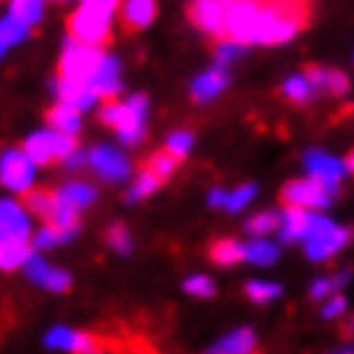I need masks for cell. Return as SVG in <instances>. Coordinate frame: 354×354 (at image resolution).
Here are the masks:
<instances>
[{
    "label": "cell",
    "instance_id": "6",
    "mask_svg": "<svg viewBox=\"0 0 354 354\" xmlns=\"http://www.w3.org/2000/svg\"><path fill=\"white\" fill-rule=\"evenodd\" d=\"M24 150L37 165H48L57 162V159H66L75 150V136L60 129H39L30 132L28 141H24Z\"/></svg>",
    "mask_w": 354,
    "mask_h": 354
},
{
    "label": "cell",
    "instance_id": "34",
    "mask_svg": "<svg viewBox=\"0 0 354 354\" xmlns=\"http://www.w3.org/2000/svg\"><path fill=\"white\" fill-rule=\"evenodd\" d=\"M246 232L252 237H268L270 232H279V210H261L246 223Z\"/></svg>",
    "mask_w": 354,
    "mask_h": 354
},
{
    "label": "cell",
    "instance_id": "14",
    "mask_svg": "<svg viewBox=\"0 0 354 354\" xmlns=\"http://www.w3.org/2000/svg\"><path fill=\"white\" fill-rule=\"evenodd\" d=\"M228 82H232V75H228V66H214V69H207V73H201L196 82H192L189 87V93H192V100L196 102H214L219 93L228 87Z\"/></svg>",
    "mask_w": 354,
    "mask_h": 354
},
{
    "label": "cell",
    "instance_id": "38",
    "mask_svg": "<svg viewBox=\"0 0 354 354\" xmlns=\"http://www.w3.org/2000/svg\"><path fill=\"white\" fill-rule=\"evenodd\" d=\"M243 48H246L243 42H237V39H232V37H225V39L216 46V64H219V66L234 64V60L243 55Z\"/></svg>",
    "mask_w": 354,
    "mask_h": 354
},
{
    "label": "cell",
    "instance_id": "30",
    "mask_svg": "<svg viewBox=\"0 0 354 354\" xmlns=\"http://www.w3.org/2000/svg\"><path fill=\"white\" fill-rule=\"evenodd\" d=\"M42 3L46 0H10V15H15L19 21L33 28V24L42 21Z\"/></svg>",
    "mask_w": 354,
    "mask_h": 354
},
{
    "label": "cell",
    "instance_id": "39",
    "mask_svg": "<svg viewBox=\"0 0 354 354\" xmlns=\"http://www.w3.org/2000/svg\"><path fill=\"white\" fill-rule=\"evenodd\" d=\"M177 162H180V159H177V156H171V153H168V150H162V153L150 156V162H147V168H150V171H156L159 177H162V180H168V177H171V174H174V168H177Z\"/></svg>",
    "mask_w": 354,
    "mask_h": 354
},
{
    "label": "cell",
    "instance_id": "41",
    "mask_svg": "<svg viewBox=\"0 0 354 354\" xmlns=\"http://www.w3.org/2000/svg\"><path fill=\"white\" fill-rule=\"evenodd\" d=\"M183 291L192 295V297H214L216 286H214V279L210 277H189L187 282H183Z\"/></svg>",
    "mask_w": 354,
    "mask_h": 354
},
{
    "label": "cell",
    "instance_id": "7",
    "mask_svg": "<svg viewBox=\"0 0 354 354\" xmlns=\"http://www.w3.org/2000/svg\"><path fill=\"white\" fill-rule=\"evenodd\" d=\"M336 192L339 189L327 187V183L306 174L304 180H288L286 187H282L279 198L286 201V205H297V207H306V210H322L336 198Z\"/></svg>",
    "mask_w": 354,
    "mask_h": 354
},
{
    "label": "cell",
    "instance_id": "21",
    "mask_svg": "<svg viewBox=\"0 0 354 354\" xmlns=\"http://www.w3.org/2000/svg\"><path fill=\"white\" fill-rule=\"evenodd\" d=\"M57 201L60 205H66V207H73L82 214L84 207H91L93 201H96V189L91 187V183H82V180H73V183H64L57 192Z\"/></svg>",
    "mask_w": 354,
    "mask_h": 354
},
{
    "label": "cell",
    "instance_id": "47",
    "mask_svg": "<svg viewBox=\"0 0 354 354\" xmlns=\"http://www.w3.org/2000/svg\"><path fill=\"white\" fill-rule=\"evenodd\" d=\"M306 3H309V0H306Z\"/></svg>",
    "mask_w": 354,
    "mask_h": 354
},
{
    "label": "cell",
    "instance_id": "26",
    "mask_svg": "<svg viewBox=\"0 0 354 354\" xmlns=\"http://www.w3.org/2000/svg\"><path fill=\"white\" fill-rule=\"evenodd\" d=\"M48 123L60 132H69V136H75L78 127H82V111L75 109V105H66V102H57L55 109L48 111Z\"/></svg>",
    "mask_w": 354,
    "mask_h": 354
},
{
    "label": "cell",
    "instance_id": "1",
    "mask_svg": "<svg viewBox=\"0 0 354 354\" xmlns=\"http://www.w3.org/2000/svg\"><path fill=\"white\" fill-rule=\"evenodd\" d=\"M309 19L306 0H234L225 12V37L243 46H282Z\"/></svg>",
    "mask_w": 354,
    "mask_h": 354
},
{
    "label": "cell",
    "instance_id": "8",
    "mask_svg": "<svg viewBox=\"0 0 354 354\" xmlns=\"http://www.w3.org/2000/svg\"><path fill=\"white\" fill-rule=\"evenodd\" d=\"M33 180H37V162L28 156V150H6L0 156V183H3L10 192H28L33 189Z\"/></svg>",
    "mask_w": 354,
    "mask_h": 354
},
{
    "label": "cell",
    "instance_id": "13",
    "mask_svg": "<svg viewBox=\"0 0 354 354\" xmlns=\"http://www.w3.org/2000/svg\"><path fill=\"white\" fill-rule=\"evenodd\" d=\"M24 270H28L30 282H37V286L48 288V291H66L69 286H73V279H69L66 270L48 268V264L42 261L39 255H28V261H24Z\"/></svg>",
    "mask_w": 354,
    "mask_h": 354
},
{
    "label": "cell",
    "instance_id": "25",
    "mask_svg": "<svg viewBox=\"0 0 354 354\" xmlns=\"http://www.w3.org/2000/svg\"><path fill=\"white\" fill-rule=\"evenodd\" d=\"M30 37V28L24 21H19L15 15H6V19H0V57L6 55L12 46H19Z\"/></svg>",
    "mask_w": 354,
    "mask_h": 354
},
{
    "label": "cell",
    "instance_id": "35",
    "mask_svg": "<svg viewBox=\"0 0 354 354\" xmlns=\"http://www.w3.org/2000/svg\"><path fill=\"white\" fill-rule=\"evenodd\" d=\"M246 295H250V300H255V304H270V300H277L282 295V288L277 282L252 279V282H246Z\"/></svg>",
    "mask_w": 354,
    "mask_h": 354
},
{
    "label": "cell",
    "instance_id": "11",
    "mask_svg": "<svg viewBox=\"0 0 354 354\" xmlns=\"http://www.w3.org/2000/svg\"><path fill=\"white\" fill-rule=\"evenodd\" d=\"M87 165L105 180H123L129 174V159L114 147H93L87 150Z\"/></svg>",
    "mask_w": 354,
    "mask_h": 354
},
{
    "label": "cell",
    "instance_id": "33",
    "mask_svg": "<svg viewBox=\"0 0 354 354\" xmlns=\"http://www.w3.org/2000/svg\"><path fill=\"white\" fill-rule=\"evenodd\" d=\"M345 282H348V270L336 273V277H322V279L313 282V288H309V297H313V300H324V297L336 295V291H342Z\"/></svg>",
    "mask_w": 354,
    "mask_h": 354
},
{
    "label": "cell",
    "instance_id": "3",
    "mask_svg": "<svg viewBox=\"0 0 354 354\" xmlns=\"http://www.w3.org/2000/svg\"><path fill=\"white\" fill-rule=\"evenodd\" d=\"M100 118H102V123H109V127L118 129L123 145L136 147V145H141V138H145L147 100L141 93H136V96H129L127 102H109L100 111Z\"/></svg>",
    "mask_w": 354,
    "mask_h": 354
},
{
    "label": "cell",
    "instance_id": "18",
    "mask_svg": "<svg viewBox=\"0 0 354 354\" xmlns=\"http://www.w3.org/2000/svg\"><path fill=\"white\" fill-rule=\"evenodd\" d=\"M91 84L96 87V93L105 96V100H114V96L120 93V64L114 60L111 55H105L100 60V66H96V73L91 75Z\"/></svg>",
    "mask_w": 354,
    "mask_h": 354
},
{
    "label": "cell",
    "instance_id": "45",
    "mask_svg": "<svg viewBox=\"0 0 354 354\" xmlns=\"http://www.w3.org/2000/svg\"><path fill=\"white\" fill-rule=\"evenodd\" d=\"M342 336H354V315L345 322V327H342Z\"/></svg>",
    "mask_w": 354,
    "mask_h": 354
},
{
    "label": "cell",
    "instance_id": "5",
    "mask_svg": "<svg viewBox=\"0 0 354 354\" xmlns=\"http://www.w3.org/2000/svg\"><path fill=\"white\" fill-rule=\"evenodd\" d=\"M102 48L91 46V42H82L75 37L66 39L64 55H60V78H75V82H91V75L96 73L102 60Z\"/></svg>",
    "mask_w": 354,
    "mask_h": 354
},
{
    "label": "cell",
    "instance_id": "22",
    "mask_svg": "<svg viewBox=\"0 0 354 354\" xmlns=\"http://www.w3.org/2000/svg\"><path fill=\"white\" fill-rule=\"evenodd\" d=\"M30 246L24 237H0V270H15L28 261Z\"/></svg>",
    "mask_w": 354,
    "mask_h": 354
},
{
    "label": "cell",
    "instance_id": "15",
    "mask_svg": "<svg viewBox=\"0 0 354 354\" xmlns=\"http://www.w3.org/2000/svg\"><path fill=\"white\" fill-rule=\"evenodd\" d=\"M0 237H30V216L12 198L0 201Z\"/></svg>",
    "mask_w": 354,
    "mask_h": 354
},
{
    "label": "cell",
    "instance_id": "16",
    "mask_svg": "<svg viewBox=\"0 0 354 354\" xmlns=\"http://www.w3.org/2000/svg\"><path fill=\"white\" fill-rule=\"evenodd\" d=\"M304 75L313 82L315 93H330V96H342L348 91V78H345L339 69H327L322 64H309L304 69Z\"/></svg>",
    "mask_w": 354,
    "mask_h": 354
},
{
    "label": "cell",
    "instance_id": "42",
    "mask_svg": "<svg viewBox=\"0 0 354 354\" xmlns=\"http://www.w3.org/2000/svg\"><path fill=\"white\" fill-rule=\"evenodd\" d=\"M345 309H348V304H345V297L336 291V295L324 297V306H322V318H327V322H333V318H342Z\"/></svg>",
    "mask_w": 354,
    "mask_h": 354
},
{
    "label": "cell",
    "instance_id": "4",
    "mask_svg": "<svg viewBox=\"0 0 354 354\" xmlns=\"http://www.w3.org/2000/svg\"><path fill=\"white\" fill-rule=\"evenodd\" d=\"M111 15H114V10H109V6L82 3L73 12V19H69V37L91 42V46H102L111 30Z\"/></svg>",
    "mask_w": 354,
    "mask_h": 354
},
{
    "label": "cell",
    "instance_id": "40",
    "mask_svg": "<svg viewBox=\"0 0 354 354\" xmlns=\"http://www.w3.org/2000/svg\"><path fill=\"white\" fill-rule=\"evenodd\" d=\"M105 241H109L111 250H118V252H123V255L132 252V237H129V232H127V228H123L120 223L111 225L109 232H105Z\"/></svg>",
    "mask_w": 354,
    "mask_h": 354
},
{
    "label": "cell",
    "instance_id": "43",
    "mask_svg": "<svg viewBox=\"0 0 354 354\" xmlns=\"http://www.w3.org/2000/svg\"><path fill=\"white\" fill-rule=\"evenodd\" d=\"M225 196H228L225 189H210V196H207V205H210V207H223V205H225Z\"/></svg>",
    "mask_w": 354,
    "mask_h": 354
},
{
    "label": "cell",
    "instance_id": "12",
    "mask_svg": "<svg viewBox=\"0 0 354 354\" xmlns=\"http://www.w3.org/2000/svg\"><path fill=\"white\" fill-rule=\"evenodd\" d=\"M55 93H57L60 102L75 105L78 111L93 109V105L102 100L91 82H75V78H57V82H55Z\"/></svg>",
    "mask_w": 354,
    "mask_h": 354
},
{
    "label": "cell",
    "instance_id": "28",
    "mask_svg": "<svg viewBox=\"0 0 354 354\" xmlns=\"http://www.w3.org/2000/svg\"><path fill=\"white\" fill-rule=\"evenodd\" d=\"M75 232H78V228H60L55 223H46V228L33 237V246H37V250H55V246L73 241Z\"/></svg>",
    "mask_w": 354,
    "mask_h": 354
},
{
    "label": "cell",
    "instance_id": "36",
    "mask_svg": "<svg viewBox=\"0 0 354 354\" xmlns=\"http://www.w3.org/2000/svg\"><path fill=\"white\" fill-rule=\"evenodd\" d=\"M255 192H259V189H255L252 187V183H243V187H237L234 192H228V196H225V210H228V214H241V210L246 207V205H250V201L255 198Z\"/></svg>",
    "mask_w": 354,
    "mask_h": 354
},
{
    "label": "cell",
    "instance_id": "32",
    "mask_svg": "<svg viewBox=\"0 0 354 354\" xmlns=\"http://www.w3.org/2000/svg\"><path fill=\"white\" fill-rule=\"evenodd\" d=\"M159 187H162V177H159L156 171H150V168H145V171L136 177V183H132L127 201H141V198H147L150 192H156Z\"/></svg>",
    "mask_w": 354,
    "mask_h": 354
},
{
    "label": "cell",
    "instance_id": "17",
    "mask_svg": "<svg viewBox=\"0 0 354 354\" xmlns=\"http://www.w3.org/2000/svg\"><path fill=\"white\" fill-rule=\"evenodd\" d=\"M46 345L48 348H64V351H96L100 348L96 336L82 333V330H69V327H55V330H48Z\"/></svg>",
    "mask_w": 354,
    "mask_h": 354
},
{
    "label": "cell",
    "instance_id": "19",
    "mask_svg": "<svg viewBox=\"0 0 354 354\" xmlns=\"http://www.w3.org/2000/svg\"><path fill=\"white\" fill-rule=\"evenodd\" d=\"M156 19V0H123L120 21L127 30H145Z\"/></svg>",
    "mask_w": 354,
    "mask_h": 354
},
{
    "label": "cell",
    "instance_id": "46",
    "mask_svg": "<svg viewBox=\"0 0 354 354\" xmlns=\"http://www.w3.org/2000/svg\"><path fill=\"white\" fill-rule=\"evenodd\" d=\"M345 165H348V171L354 174V150H351V153H348V159H345Z\"/></svg>",
    "mask_w": 354,
    "mask_h": 354
},
{
    "label": "cell",
    "instance_id": "31",
    "mask_svg": "<svg viewBox=\"0 0 354 354\" xmlns=\"http://www.w3.org/2000/svg\"><path fill=\"white\" fill-rule=\"evenodd\" d=\"M24 196H28V207H30V214H37V216H42V219L48 223L51 214H55V205H57L55 192H46V189H28Z\"/></svg>",
    "mask_w": 354,
    "mask_h": 354
},
{
    "label": "cell",
    "instance_id": "29",
    "mask_svg": "<svg viewBox=\"0 0 354 354\" xmlns=\"http://www.w3.org/2000/svg\"><path fill=\"white\" fill-rule=\"evenodd\" d=\"M210 261L223 264V268H232V264L243 261V243L223 237V241H216L214 246H210Z\"/></svg>",
    "mask_w": 354,
    "mask_h": 354
},
{
    "label": "cell",
    "instance_id": "9",
    "mask_svg": "<svg viewBox=\"0 0 354 354\" xmlns=\"http://www.w3.org/2000/svg\"><path fill=\"white\" fill-rule=\"evenodd\" d=\"M234 0H192L189 3V19L198 30L210 37H225V12Z\"/></svg>",
    "mask_w": 354,
    "mask_h": 354
},
{
    "label": "cell",
    "instance_id": "10",
    "mask_svg": "<svg viewBox=\"0 0 354 354\" xmlns=\"http://www.w3.org/2000/svg\"><path fill=\"white\" fill-rule=\"evenodd\" d=\"M304 168L309 177H315V180H322L333 189H339L342 177L348 174V165L342 159H336L333 153H327V150H309L304 156Z\"/></svg>",
    "mask_w": 354,
    "mask_h": 354
},
{
    "label": "cell",
    "instance_id": "20",
    "mask_svg": "<svg viewBox=\"0 0 354 354\" xmlns=\"http://www.w3.org/2000/svg\"><path fill=\"white\" fill-rule=\"evenodd\" d=\"M306 219H309V210H306V207L286 205V210L279 214V241H282V243L300 241V237H304V232H306Z\"/></svg>",
    "mask_w": 354,
    "mask_h": 354
},
{
    "label": "cell",
    "instance_id": "27",
    "mask_svg": "<svg viewBox=\"0 0 354 354\" xmlns=\"http://www.w3.org/2000/svg\"><path fill=\"white\" fill-rule=\"evenodd\" d=\"M282 96H286L288 102H295V105H304V102H309L315 96V87L304 73H297V75L286 78V84H282Z\"/></svg>",
    "mask_w": 354,
    "mask_h": 354
},
{
    "label": "cell",
    "instance_id": "37",
    "mask_svg": "<svg viewBox=\"0 0 354 354\" xmlns=\"http://www.w3.org/2000/svg\"><path fill=\"white\" fill-rule=\"evenodd\" d=\"M192 132H187V129H180V132H171V136H168V141H165V150L171 156H177V159H183L192 150Z\"/></svg>",
    "mask_w": 354,
    "mask_h": 354
},
{
    "label": "cell",
    "instance_id": "23",
    "mask_svg": "<svg viewBox=\"0 0 354 354\" xmlns=\"http://www.w3.org/2000/svg\"><path fill=\"white\" fill-rule=\"evenodd\" d=\"M252 348H255V330H250V327H237V330L223 336L216 345H210L214 354H246Z\"/></svg>",
    "mask_w": 354,
    "mask_h": 354
},
{
    "label": "cell",
    "instance_id": "44",
    "mask_svg": "<svg viewBox=\"0 0 354 354\" xmlns=\"http://www.w3.org/2000/svg\"><path fill=\"white\" fill-rule=\"evenodd\" d=\"M82 3H96V6H109V10H118L120 0H82Z\"/></svg>",
    "mask_w": 354,
    "mask_h": 354
},
{
    "label": "cell",
    "instance_id": "24",
    "mask_svg": "<svg viewBox=\"0 0 354 354\" xmlns=\"http://www.w3.org/2000/svg\"><path fill=\"white\" fill-rule=\"evenodd\" d=\"M279 259V246L270 243L268 237H252L250 243H243V261L255 264V268H270Z\"/></svg>",
    "mask_w": 354,
    "mask_h": 354
},
{
    "label": "cell",
    "instance_id": "2",
    "mask_svg": "<svg viewBox=\"0 0 354 354\" xmlns=\"http://www.w3.org/2000/svg\"><path fill=\"white\" fill-rule=\"evenodd\" d=\"M300 241H304V246H306L309 261H327L351 241V232L348 228H342V225H336V223H330L327 216L315 214V210H309L306 232H304Z\"/></svg>",
    "mask_w": 354,
    "mask_h": 354
}]
</instances>
